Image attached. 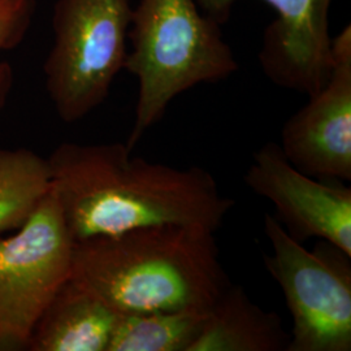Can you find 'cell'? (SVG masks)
<instances>
[{
    "label": "cell",
    "mask_w": 351,
    "mask_h": 351,
    "mask_svg": "<svg viewBox=\"0 0 351 351\" xmlns=\"http://www.w3.org/2000/svg\"><path fill=\"white\" fill-rule=\"evenodd\" d=\"M130 0H56L53 40L43 65L46 90L59 117L75 123L97 110L124 69Z\"/></svg>",
    "instance_id": "277c9868"
},
{
    "label": "cell",
    "mask_w": 351,
    "mask_h": 351,
    "mask_svg": "<svg viewBox=\"0 0 351 351\" xmlns=\"http://www.w3.org/2000/svg\"><path fill=\"white\" fill-rule=\"evenodd\" d=\"M0 239V349H26L39 316L72 276L75 239L50 189L25 223Z\"/></svg>",
    "instance_id": "8992f818"
},
{
    "label": "cell",
    "mask_w": 351,
    "mask_h": 351,
    "mask_svg": "<svg viewBox=\"0 0 351 351\" xmlns=\"http://www.w3.org/2000/svg\"><path fill=\"white\" fill-rule=\"evenodd\" d=\"M119 313L69 278L39 316L26 349L107 351Z\"/></svg>",
    "instance_id": "30bf717a"
},
{
    "label": "cell",
    "mask_w": 351,
    "mask_h": 351,
    "mask_svg": "<svg viewBox=\"0 0 351 351\" xmlns=\"http://www.w3.org/2000/svg\"><path fill=\"white\" fill-rule=\"evenodd\" d=\"M333 66L326 85L281 129L280 149L306 175L351 181V26L332 37Z\"/></svg>",
    "instance_id": "52a82bcc"
},
{
    "label": "cell",
    "mask_w": 351,
    "mask_h": 351,
    "mask_svg": "<svg viewBox=\"0 0 351 351\" xmlns=\"http://www.w3.org/2000/svg\"><path fill=\"white\" fill-rule=\"evenodd\" d=\"M263 226L272 252L264 265L291 317L287 351H350V255L326 241L304 249L272 215Z\"/></svg>",
    "instance_id": "5b68a950"
},
{
    "label": "cell",
    "mask_w": 351,
    "mask_h": 351,
    "mask_svg": "<svg viewBox=\"0 0 351 351\" xmlns=\"http://www.w3.org/2000/svg\"><path fill=\"white\" fill-rule=\"evenodd\" d=\"M37 0H0V55L14 50L33 25ZM14 84L11 64L0 60V112L10 99Z\"/></svg>",
    "instance_id": "5bb4252c"
},
{
    "label": "cell",
    "mask_w": 351,
    "mask_h": 351,
    "mask_svg": "<svg viewBox=\"0 0 351 351\" xmlns=\"http://www.w3.org/2000/svg\"><path fill=\"white\" fill-rule=\"evenodd\" d=\"M245 184L275 206L277 220L291 237L326 241L351 256L350 188L303 173L277 142L255 151Z\"/></svg>",
    "instance_id": "ba28073f"
},
{
    "label": "cell",
    "mask_w": 351,
    "mask_h": 351,
    "mask_svg": "<svg viewBox=\"0 0 351 351\" xmlns=\"http://www.w3.org/2000/svg\"><path fill=\"white\" fill-rule=\"evenodd\" d=\"M281 317L252 302L241 285L226 287L208 308L189 351H287Z\"/></svg>",
    "instance_id": "8fae6325"
},
{
    "label": "cell",
    "mask_w": 351,
    "mask_h": 351,
    "mask_svg": "<svg viewBox=\"0 0 351 351\" xmlns=\"http://www.w3.org/2000/svg\"><path fill=\"white\" fill-rule=\"evenodd\" d=\"M208 310L119 313L107 351H189Z\"/></svg>",
    "instance_id": "7c38bea8"
},
{
    "label": "cell",
    "mask_w": 351,
    "mask_h": 351,
    "mask_svg": "<svg viewBox=\"0 0 351 351\" xmlns=\"http://www.w3.org/2000/svg\"><path fill=\"white\" fill-rule=\"evenodd\" d=\"M50 189L47 159L24 147H0V234L23 226Z\"/></svg>",
    "instance_id": "4fadbf2b"
},
{
    "label": "cell",
    "mask_w": 351,
    "mask_h": 351,
    "mask_svg": "<svg viewBox=\"0 0 351 351\" xmlns=\"http://www.w3.org/2000/svg\"><path fill=\"white\" fill-rule=\"evenodd\" d=\"M71 278L117 313L208 310L229 285L215 232L176 224L75 242Z\"/></svg>",
    "instance_id": "7a4b0ae2"
},
{
    "label": "cell",
    "mask_w": 351,
    "mask_h": 351,
    "mask_svg": "<svg viewBox=\"0 0 351 351\" xmlns=\"http://www.w3.org/2000/svg\"><path fill=\"white\" fill-rule=\"evenodd\" d=\"M132 152L125 143L65 142L47 158L51 189L75 242L146 226H221L234 202L208 171Z\"/></svg>",
    "instance_id": "6da1fadb"
},
{
    "label": "cell",
    "mask_w": 351,
    "mask_h": 351,
    "mask_svg": "<svg viewBox=\"0 0 351 351\" xmlns=\"http://www.w3.org/2000/svg\"><path fill=\"white\" fill-rule=\"evenodd\" d=\"M125 65L138 81L130 151L163 119L175 98L202 84L234 75L239 65L220 23L197 0H139L129 30Z\"/></svg>",
    "instance_id": "3957f363"
},
{
    "label": "cell",
    "mask_w": 351,
    "mask_h": 351,
    "mask_svg": "<svg viewBox=\"0 0 351 351\" xmlns=\"http://www.w3.org/2000/svg\"><path fill=\"white\" fill-rule=\"evenodd\" d=\"M237 0H197L202 11L220 24ZM276 11L265 29L259 64L280 88L311 97L330 75L332 36L329 12L335 0H263Z\"/></svg>",
    "instance_id": "9c48e42d"
}]
</instances>
